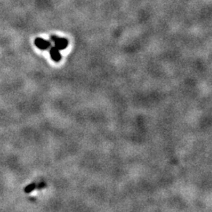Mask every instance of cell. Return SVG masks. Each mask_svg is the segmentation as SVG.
Segmentation results:
<instances>
[{
  "instance_id": "obj_4",
  "label": "cell",
  "mask_w": 212,
  "mask_h": 212,
  "mask_svg": "<svg viewBox=\"0 0 212 212\" xmlns=\"http://www.w3.org/2000/svg\"><path fill=\"white\" fill-rule=\"evenodd\" d=\"M35 189H36V185H35V183H32L29 185H27L25 188V192L26 193H32L33 190H35Z\"/></svg>"
},
{
  "instance_id": "obj_2",
  "label": "cell",
  "mask_w": 212,
  "mask_h": 212,
  "mask_svg": "<svg viewBox=\"0 0 212 212\" xmlns=\"http://www.w3.org/2000/svg\"><path fill=\"white\" fill-rule=\"evenodd\" d=\"M35 47L42 51H46L51 47V43L43 38H36L34 41Z\"/></svg>"
},
{
  "instance_id": "obj_1",
  "label": "cell",
  "mask_w": 212,
  "mask_h": 212,
  "mask_svg": "<svg viewBox=\"0 0 212 212\" xmlns=\"http://www.w3.org/2000/svg\"><path fill=\"white\" fill-rule=\"evenodd\" d=\"M51 39L54 43V45H55L54 47L60 51L66 49L68 46V40L65 38H60L57 35H51Z\"/></svg>"
},
{
  "instance_id": "obj_3",
  "label": "cell",
  "mask_w": 212,
  "mask_h": 212,
  "mask_svg": "<svg viewBox=\"0 0 212 212\" xmlns=\"http://www.w3.org/2000/svg\"><path fill=\"white\" fill-rule=\"evenodd\" d=\"M50 54H51V57L52 60L55 61V62H59L61 60V54H60V50H58L57 47H50Z\"/></svg>"
}]
</instances>
